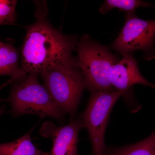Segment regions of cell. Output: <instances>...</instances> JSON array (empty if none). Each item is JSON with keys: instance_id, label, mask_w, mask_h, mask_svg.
<instances>
[{"instance_id": "obj_16", "label": "cell", "mask_w": 155, "mask_h": 155, "mask_svg": "<svg viewBox=\"0 0 155 155\" xmlns=\"http://www.w3.org/2000/svg\"><path fill=\"white\" fill-rule=\"evenodd\" d=\"M2 42L0 41V47H1V45H2Z\"/></svg>"}, {"instance_id": "obj_5", "label": "cell", "mask_w": 155, "mask_h": 155, "mask_svg": "<svg viewBox=\"0 0 155 155\" xmlns=\"http://www.w3.org/2000/svg\"><path fill=\"white\" fill-rule=\"evenodd\" d=\"M125 93L116 91L91 93L81 120L88 132L93 155H106L105 133L110 114L117 100Z\"/></svg>"}, {"instance_id": "obj_10", "label": "cell", "mask_w": 155, "mask_h": 155, "mask_svg": "<svg viewBox=\"0 0 155 155\" xmlns=\"http://www.w3.org/2000/svg\"><path fill=\"white\" fill-rule=\"evenodd\" d=\"M32 129L18 139L0 143V155H50L37 148L31 139Z\"/></svg>"}, {"instance_id": "obj_11", "label": "cell", "mask_w": 155, "mask_h": 155, "mask_svg": "<svg viewBox=\"0 0 155 155\" xmlns=\"http://www.w3.org/2000/svg\"><path fill=\"white\" fill-rule=\"evenodd\" d=\"M113 155H155V132L137 143L119 149Z\"/></svg>"}, {"instance_id": "obj_9", "label": "cell", "mask_w": 155, "mask_h": 155, "mask_svg": "<svg viewBox=\"0 0 155 155\" xmlns=\"http://www.w3.org/2000/svg\"><path fill=\"white\" fill-rule=\"evenodd\" d=\"M19 53L13 45L3 43L0 47V76L8 75L14 81L24 79L26 75L19 65Z\"/></svg>"}, {"instance_id": "obj_14", "label": "cell", "mask_w": 155, "mask_h": 155, "mask_svg": "<svg viewBox=\"0 0 155 155\" xmlns=\"http://www.w3.org/2000/svg\"><path fill=\"white\" fill-rule=\"evenodd\" d=\"M14 81V79H12V78H11L10 80L8 81H7L6 83L4 84H3L2 85H1V86H0V91H1V90L2 89L4 88V87H5L7 86V85H8V84H9L12 83V82ZM3 101H8V100L7 99H0V102H2Z\"/></svg>"}, {"instance_id": "obj_6", "label": "cell", "mask_w": 155, "mask_h": 155, "mask_svg": "<svg viewBox=\"0 0 155 155\" xmlns=\"http://www.w3.org/2000/svg\"><path fill=\"white\" fill-rule=\"evenodd\" d=\"M155 20H145L134 14H127L123 28L112 48L122 55L141 50L147 52L153 47Z\"/></svg>"}, {"instance_id": "obj_2", "label": "cell", "mask_w": 155, "mask_h": 155, "mask_svg": "<svg viewBox=\"0 0 155 155\" xmlns=\"http://www.w3.org/2000/svg\"><path fill=\"white\" fill-rule=\"evenodd\" d=\"M77 50L78 65L86 88L91 93L116 91L112 86L111 75L113 66L119 61L118 57L87 35L79 40Z\"/></svg>"}, {"instance_id": "obj_7", "label": "cell", "mask_w": 155, "mask_h": 155, "mask_svg": "<svg viewBox=\"0 0 155 155\" xmlns=\"http://www.w3.org/2000/svg\"><path fill=\"white\" fill-rule=\"evenodd\" d=\"M83 127L84 125L80 119L72 120L62 126H56L52 122L46 121L40 128L39 134L52 140L50 155H78V133Z\"/></svg>"}, {"instance_id": "obj_12", "label": "cell", "mask_w": 155, "mask_h": 155, "mask_svg": "<svg viewBox=\"0 0 155 155\" xmlns=\"http://www.w3.org/2000/svg\"><path fill=\"white\" fill-rule=\"evenodd\" d=\"M151 6L150 3L138 0H106L100 8V12L104 14L116 8L125 11L127 14H134L135 10L139 7Z\"/></svg>"}, {"instance_id": "obj_17", "label": "cell", "mask_w": 155, "mask_h": 155, "mask_svg": "<svg viewBox=\"0 0 155 155\" xmlns=\"http://www.w3.org/2000/svg\"><path fill=\"white\" fill-rule=\"evenodd\" d=\"M0 25H2V24L1 22H0Z\"/></svg>"}, {"instance_id": "obj_1", "label": "cell", "mask_w": 155, "mask_h": 155, "mask_svg": "<svg viewBox=\"0 0 155 155\" xmlns=\"http://www.w3.org/2000/svg\"><path fill=\"white\" fill-rule=\"evenodd\" d=\"M36 21L25 27L26 33L21 51L20 68L26 75H40L48 69L76 61L77 37L65 35L50 24L45 2H36Z\"/></svg>"}, {"instance_id": "obj_15", "label": "cell", "mask_w": 155, "mask_h": 155, "mask_svg": "<svg viewBox=\"0 0 155 155\" xmlns=\"http://www.w3.org/2000/svg\"><path fill=\"white\" fill-rule=\"evenodd\" d=\"M4 111H5V110L4 108H0V116L4 113Z\"/></svg>"}, {"instance_id": "obj_3", "label": "cell", "mask_w": 155, "mask_h": 155, "mask_svg": "<svg viewBox=\"0 0 155 155\" xmlns=\"http://www.w3.org/2000/svg\"><path fill=\"white\" fill-rule=\"evenodd\" d=\"M39 74L30 73L17 81L7 98L14 116L33 114L41 118L50 117L61 122L65 113L59 107L44 84L40 83Z\"/></svg>"}, {"instance_id": "obj_8", "label": "cell", "mask_w": 155, "mask_h": 155, "mask_svg": "<svg viewBox=\"0 0 155 155\" xmlns=\"http://www.w3.org/2000/svg\"><path fill=\"white\" fill-rule=\"evenodd\" d=\"M122 55V59L112 68L111 82L114 89L125 93L137 84L155 88V85L150 83L141 75L132 53Z\"/></svg>"}, {"instance_id": "obj_13", "label": "cell", "mask_w": 155, "mask_h": 155, "mask_svg": "<svg viewBox=\"0 0 155 155\" xmlns=\"http://www.w3.org/2000/svg\"><path fill=\"white\" fill-rule=\"evenodd\" d=\"M16 0H0V22L3 25H16Z\"/></svg>"}, {"instance_id": "obj_4", "label": "cell", "mask_w": 155, "mask_h": 155, "mask_svg": "<svg viewBox=\"0 0 155 155\" xmlns=\"http://www.w3.org/2000/svg\"><path fill=\"white\" fill-rule=\"evenodd\" d=\"M40 75L56 104L64 113L74 116L86 88L77 59L71 64L46 70Z\"/></svg>"}]
</instances>
